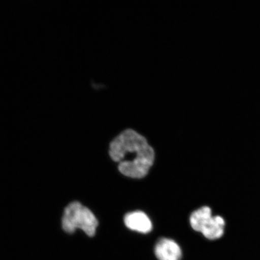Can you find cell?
Instances as JSON below:
<instances>
[{
  "instance_id": "4",
  "label": "cell",
  "mask_w": 260,
  "mask_h": 260,
  "mask_svg": "<svg viewBox=\"0 0 260 260\" xmlns=\"http://www.w3.org/2000/svg\"><path fill=\"white\" fill-rule=\"evenodd\" d=\"M155 253L159 260H180L181 249L174 240L161 239L156 244Z\"/></svg>"
},
{
  "instance_id": "3",
  "label": "cell",
  "mask_w": 260,
  "mask_h": 260,
  "mask_svg": "<svg viewBox=\"0 0 260 260\" xmlns=\"http://www.w3.org/2000/svg\"><path fill=\"white\" fill-rule=\"evenodd\" d=\"M190 222L194 230L201 232L209 240L219 239L225 232V220L220 216H213L209 207L194 211L191 214Z\"/></svg>"
},
{
  "instance_id": "1",
  "label": "cell",
  "mask_w": 260,
  "mask_h": 260,
  "mask_svg": "<svg viewBox=\"0 0 260 260\" xmlns=\"http://www.w3.org/2000/svg\"><path fill=\"white\" fill-rule=\"evenodd\" d=\"M109 154L119 162V171L126 177L142 178L153 165L154 151L144 136L135 130L127 129L113 140Z\"/></svg>"
},
{
  "instance_id": "2",
  "label": "cell",
  "mask_w": 260,
  "mask_h": 260,
  "mask_svg": "<svg viewBox=\"0 0 260 260\" xmlns=\"http://www.w3.org/2000/svg\"><path fill=\"white\" fill-rule=\"evenodd\" d=\"M99 222L88 208L79 202L71 203L65 208L62 217V227L65 232L73 233L81 229L89 237L95 235Z\"/></svg>"
},
{
  "instance_id": "5",
  "label": "cell",
  "mask_w": 260,
  "mask_h": 260,
  "mask_svg": "<svg viewBox=\"0 0 260 260\" xmlns=\"http://www.w3.org/2000/svg\"><path fill=\"white\" fill-rule=\"evenodd\" d=\"M124 222L129 229L141 233H148L152 229L150 219L142 211H133L126 214Z\"/></svg>"
}]
</instances>
